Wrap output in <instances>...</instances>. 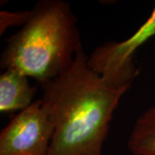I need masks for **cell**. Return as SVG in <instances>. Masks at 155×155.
<instances>
[{
  "instance_id": "obj_1",
  "label": "cell",
  "mask_w": 155,
  "mask_h": 155,
  "mask_svg": "<svg viewBox=\"0 0 155 155\" xmlns=\"http://www.w3.org/2000/svg\"><path fill=\"white\" fill-rule=\"evenodd\" d=\"M83 48L59 77L40 84L54 125L48 155H102L114 112L128 87H114L88 67Z\"/></svg>"
},
{
  "instance_id": "obj_2",
  "label": "cell",
  "mask_w": 155,
  "mask_h": 155,
  "mask_svg": "<svg viewBox=\"0 0 155 155\" xmlns=\"http://www.w3.org/2000/svg\"><path fill=\"white\" fill-rule=\"evenodd\" d=\"M82 48L70 5L61 0H43L35 4L27 22L7 40L1 67L41 84L67 71Z\"/></svg>"
},
{
  "instance_id": "obj_3",
  "label": "cell",
  "mask_w": 155,
  "mask_h": 155,
  "mask_svg": "<svg viewBox=\"0 0 155 155\" xmlns=\"http://www.w3.org/2000/svg\"><path fill=\"white\" fill-rule=\"evenodd\" d=\"M155 36V6L149 17L124 41H110L96 48L88 56V67L114 87L130 88L138 75L134 54Z\"/></svg>"
},
{
  "instance_id": "obj_4",
  "label": "cell",
  "mask_w": 155,
  "mask_h": 155,
  "mask_svg": "<svg viewBox=\"0 0 155 155\" xmlns=\"http://www.w3.org/2000/svg\"><path fill=\"white\" fill-rule=\"evenodd\" d=\"M54 125L35 100L18 112L0 133V155H48Z\"/></svg>"
},
{
  "instance_id": "obj_5",
  "label": "cell",
  "mask_w": 155,
  "mask_h": 155,
  "mask_svg": "<svg viewBox=\"0 0 155 155\" xmlns=\"http://www.w3.org/2000/svg\"><path fill=\"white\" fill-rule=\"evenodd\" d=\"M28 78L12 69L5 70L0 76V112L2 114L22 111L33 104L37 88Z\"/></svg>"
},
{
  "instance_id": "obj_6",
  "label": "cell",
  "mask_w": 155,
  "mask_h": 155,
  "mask_svg": "<svg viewBox=\"0 0 155 155\" xmlns=\"http://www.w3.org/2000/svg\"><path fill=\"white\" fill-rule=\"evenodd\" d=\"M127 146L134 155H155V105L137 118Z\"/></svg>"
},
{
  "instance_id": "obj_7",
  "label": "cell",
  "mask_w": 155,
  "mask_h": 155,
  "mask_svg": "<svg viewBox=\"0 0 155 155\" xmlns=\"http://www.w3.org/2000/svg\"><path fill=\"white\" fill-rule=\"evenodd\" d=\"M31 15L30 11H8L0 12V35L5 32L7 28L16 26H23Z\"/></svg>"
}]
</instances>
